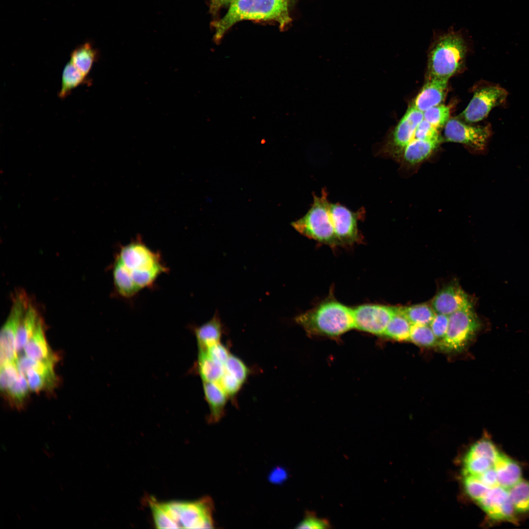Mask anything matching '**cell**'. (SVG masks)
Masks as SVG:
<instances>
[{"label": "cell", "instance_id": "cell-8", "mask_svg": "<svg viewBox=\"0 0 529 529\" xmlns=\"http://www.w3.org/2000/svg\"><path fill=\"white\" fill-rule=\"evenodd\" d=\"M423 120V112L412 105L380 147L378 154L399 161L405 147L412 141L415 130Z\"/></svg>", "mask_w": 529, "mask_h": 529}, {"label": "cell", "instance_id": "cell-46", "mask_svg": "<svg viewBox=\"0 0 529 529\" xmlns=\"http://www.w3.org/2000/svg\"><path fill=\"white\" fill-rule=\"evenodd\" d=\"M233 0H210V10L215 15L223 6L230 4Z\"/></svg>", "mask_w": 529, "mask_h": 529}, {"label": "cell", "instance_id": "cell-9", "mask_svg": "<svg viewBox=\"0 0 529 529\" xmlns=\"http://www.w3.org/2000/svg\"><path fill=\"white\" fill-rule=\"evenodd\" d=\"M507 95V92L498 85L486 83L475 90L472 99L460 116L468 123L481 120L493 108L504 105Z\"/></svg>", "mask_w": 529, "mask_h": 529}, {"label": "cell", "instance_id": "cell-17", "mask_svg": "<svg viewBox=\"0 0 529 529\" xmlns=\"http://www.w3.org/2000/svg\"><path fill=\"white\" fill-rule=\"evenodd\" d=\"M25 355L37 361L56 363L57 357L47 340L43 322L40 319L34 334L24 349Z\"/></svg>", "mask_w": 529, "mask_h": 529}, {"label": "cell", "instance_id": "cell-20", "mask_svg": "<svg viewBox=\"0 0 529 529\" xmlns=\"http://www.w3.org/2000/svg\"><path fill=\"white\" fill-rule=\"evenodd\" d=\"M223 328L218 314L216 313L208 321L194 329L199 350L208 347L220 341Z\"/></svg>", "mask_w": 529, "mask_h": 529}, {"label": "cell", "instance_id": "cell-32", "mask_svg": "<svg viewBox=\"0 0 529 529\" xmlns=\"http://www.w3.org/2000/svg\"><path fill=\"white\" fill-rule=\"evenodd\" d=\"M409 341L424 347L437 344L438 339L429 325H411Z\"/></svg>", "mask_w": 529, "mask_h": 529}, {"label": "cell", "instance_id": "cell-3", "mask_svg": "<svg viewBox=\"0 0 529 529\" xmlns=\"http://www.w3.org/2000/svg\"><path fill=\"white\" fill-rule=\"evenodd\" d=\"M295 321L313 336L338 337L354 329L352 308L331 297L298 315Z\"/></svg>", "mask_w": 529, "mask_h": 529}, {"label": "cell", "instance_id": "cell-15", "mask_svg": "<svg viewBox=\"0 0 529 529\" xmlns=\"http://www.w3.org/2000/svg\"><path fill=\"white\" fill-rule=\"evenodd\" d=\"M448 80L427 78L412 106L424 112L431 107L440 104L445 97Z\"/></svg>", "mask_w": 529, "mask_h": 529}, {"label": "cell", "instance_id": "cell-5", "mask_svg": "<svg viewBox=\"0 0 529 529\" xmlns=\"http://www.w3.org/2000/svg\"><path fill=\"white\" fill-rule=\"evenodd\" d=\"M328 192L323 188L320 196L313 193V201L305 215L291 226L307 238L332 247L338 246L330 211Z\"/></svg>", "mask_w": 529, "mask_h": 529}, {"label": "cell", "instance_id": "cell-11", "mask_svg": "<svg viewBox=\"0 0 529 529\" xmlns=\"http://www.w3.org/2000/svg\"><path fill=\"white\" fill-rule=\"evenodd\" d=\"M330 210L338 245L348 246L361 242L362 238L358 223L364 219V208L354 212L339 203L330 202Z\"/></svg>", "mask_w": 529, "mask_h": 529}, {"label": "cell", "instance_id": "cell-10", "mask_svg": "<svg viewBox=\"0 0 529 529\" xmlns=\"http://www.w3.org/2000/svg\"><path fill=\"white\" fill-rule=\"evenodd\" d=\"M29 302L23 293L17 294L9 315L0 333V366L16 361L18 354L16 348V336L21 318Z\"/></svg>", "mask_w": 529, "mask_h": 529}, {"label": "cell", "instance_id": "cell-39", "mask_svg": "<svg viewBox=\"0 0 529 529\" xmlns=\"http://www.w3.org/2000/svg\"><path fill=\"white\" fill-rule=\"evenodd\" d=\"M331 525L328 520L318 517L313 511H306L303 520L298 525V529H328Z\"/></svg>", "mask_w": 529, "mask_h": 529}, {"label": "cell", "instance_id": "cell-35", "mask_svg": "<svg viewBox=\"0 0 529 529\" xmlns=\"http://www.w3.org/2000/svg\"><path fill=\"white\" fill-rule=\"evenodd\" d=\"M449 107L439 104L430 108L423 112V119L437 129L445 125L450 119Z\"/></svg>", "mask_w": 529, "mask_h": 529}, {"label": "cell", "instance_id": "cell-16", "mask_svg": "<svg viewBox=\"0 0 529 529\" xmlns=\"http://www.w3.org/2000/svg\"><path fill=\"white\" fill-rule=\"evenodd\" d=\"M440 137L431 140H412L405 147L400 163L408 166H415L427 160L438 147Z\"/></svg>", "mask_w": 529, "mask_h": 529}, {"label": "cell", "instance_id": "cell-45", "mask_svg": "<svg viewBox=\"0 0 529 529\" xmlns=\"http://www.w3.org/2000/svg\"><path fill=\"white\" fill-rule=\"evenodd\" d=\"M476 476L483 484L491 488L499 485L497 476L494 466L482 474Z\"/></svg>", "mask_w": 529, "mask_h": 529}, {"label": "cell", "instance_id": "cell-29", "mask_svg": "<svg viewBox=\"0 0 529 529\" xmlns=\"http://www.w3.org/2000/svg\"><path fill=\"white\" fill-rule=\"evenodd\" d=\"M411 327L410 322L395 306V313L382 337L397 341H409Z\"/></svg>", "mask_w": 529, "mask_h": 529}, {"label": "cell", "instance_id": "cell-2", "mask_svg": "<svg viewBox=\"0 0 529 529\" xmlns=\"http://www.w3.org/2000/svg\"><path fill=\"white\" fill-rule=\"evenodd\" d=\"M243 20L274 21L283 28L291 18L285 0H237L230 4L222 18L213 24L215 43H219L227 30Z\"/></svg>", "mask_w": 529, "mask_h": 529}, {"label": "cell", "instance_id": "cell-38", "mask_svg": "<svg viewBox=\"0 0 529 529\" xmlns=\"http://www.w3.org/2000/svg\"><path fill=\"white\" fill-rule=\"evenodd\" d=\"M19 374L16 361L0 366V387L2 392L4 393L9 388Z\"/></svg>", "mask_w": 529, "mask_h": 529}, {"label": "cell", "instance_id": "cell-25", "mask_svg": "<svg viewBox=\"0 0 529 529\" xmlns=\"http://www.w3.org/2000/svg\"><path fill=\"white\" fill-rule=\"evenodd\" d=\"M90 84V80L69 61L65 66L62 75L61 85L58 97L63 99L70 95L78 86Z\"/></svg>", "mask_w": 529, "mask_h": 529}, {"label": "cell", "instance_id": "cell-27", "mask_svg": "<svg viewBox=\"0 0 529 529\" xmlns=\"http://www.w3.org/2000/svg\"><path fill=\"white\" fill-rule=\"evenodd\" d=\"M113 276L116 290L121 297L131 298L140 291L123 266L116 260L113 265Z\"/></svg>", "mask_w": 529, "mask_h": 529}, {"label": "cell", "instance_id": "cell-13", "mask_svg": "<svg viewBox=\"0 0 529 529\" xmlns=\"http://www.w3.org/2000/svg\"><path fill=\"white\" fill-rule=\"evenodd\" d=\"M354 329L382 336L395 313V306L366 304L352 308Z\"/></svg>", "mask_w": 529, "mask_h": 529}, {"label": "cell", "instance_id": "cell-28", "mask_svg": "<svg viewBox=\"0 0 529 529\" xmlns=\"http://www.w3.org/2000/svg\"><path fill=\"white\" fill-rule=\"evenodd\" d=\"M396 308L411 325L429 326L436 313L432 306L426 304Z\"/></svg>", "mask_w": 529, "mask_h": 529}, {"label": "cell", "instance_id": "cell-33", "mask_svg": "<svg viewBox=\"0 0 529 529\" xmlns=\"http://www.w3.org/2000/svg\"><path fill=\"white\" fill-rule=\"evenodd\" d=\"M489 459L466 454L463 461V475H480L494 466Z\"/></svg>", "mask_w": 529, "mask_h": 529}, {"label": "cell", "instance_id": "cell-42", "mask_svg": "<svg viewBox=\"0 0 529 529\" xmlns=\"http://www.w3.org/2000/svg\"><path fill=\"white\" fill-rule=\"evenodd\" d=\"M218 382L228 397L235 396L243 385L235 377L225 371Z\"/></svg>", "mask_w": 529, "mask_h": 529}, {"label": "cell", "instance_id": "cell-21", "mask_svg": "<svg viewBox=\"0 0 529 529\" xmlns=\"http://www.w3.org/2000/svg\"><path fill=\"white\" fill-rule=\"evenodd\" d=\"M509 498L508 490L498 485L489 489L477 503L489 515L496 520H502V509Z\"/></svg>", "mask_w": 529, "mask_h": 529}, {"label": "cell", "instance_id": "cell-31", "mask_svg": "<svg viewBox=\"0 0 529 529\" xmlns=\"http://www.w3.org/2000/svg\"><path fill=\"white\" fill-rule=\"evenodd\" d=\"M30 389L24 375L19 374L18 378L4 393L9 401L17 407L23 406Z\"/></svg>", "mask_w": 529, "mask_h": 529}, {"label": "cell", "instance_id": "cell-40", "mask_svg": "<svg viewBox=\"0 0 529 529\" xmlns=\"http://www.w3.org/2000/svg\"><path fill=\"white\" fill-rule=\"evenodd\" d=\"M449 322V315L435 313L429 326L438 340H441L445 336L448 328Z\"/></svg>", "mask_w": 529, "mask_h": 529}, {"label": "cell", "instance_id": "cell-22", "mask_svg": "<svg viewBox=\"0 0 529 529\" xmlns=\"http://www.w3.org/2000/svg\"><path fill=\"white\" fill-rule=\"evenodd\" d=\"M34 307L29 303L20 322L16 340V348L18 354L24 350L26 344L36 330L40 320Z\"/></svg>", "mask_w": 529, "mask_h": 529}, {"label": "cell", "instance_id": "cell-44", "mask_svg": "<svg viewBox=\"0 0 529 529\" xmlns=\"http://www.w3.org/2000/svg\"><path fill=\"white\" fill-rule=\"evenodd\" d=\"M289 477L288 471L282 466L274 468L268 475L269 481L276 484H280L285 482Z\"/></svg>", "mask_w": 529, "mask_h": 529}, {"label": "cell", "instance_id": "cell-1", "mask_svg": "<svg viewBox=\"0 0 529 529\" xmlns=\"http://www.w3.org/2000/svg\"><path fill=\"white\" fill-rule=\"evenodd\" d=\"M148 502L157 528H214V504L210 497L194 502H167L150 498Z\"/></svg>", "mask_w": 529, "mask_h": 529}, {"label": "cell", "instance_id": "cell-36", "mask_svg": "<svg viewBox=\"0 0 529 529\" xmlns=\"http://www.w3.org/2000/svg\"><path fill=\"white\" fill-rule=\"evenodd\" d=\"M224 365V371L235 377L242 384L246 381L249 370L239 357L230 354Z\"/></svg>", "mask_w": 529, "mask_h": 529}, {"label": "cell", "instance_id": "cell-7", "mask_svg": "<svg viewBox=\"0 0 529 529\" xmlns=\"http://www.w3.org/2000/svg\"><path fill=\"white\" fill-rule=\"evenodd\" d=\"M480 321L473 305L449 315L448 328L444 337L437 342L442 351L458 353L466 348L480 329Z\"/></svg>", "mask_w": 529, "mask_h": 529}, {"label": "cell", "instance_id": "cell-43", "mask_svg": "<svg viewBox=\"0 0 529 529\" xmlns=\"http://www.w3.org/2000/svg\"><path fill=\"white\" fill-rule=\"evenodd\" d=\"M203 350L206 352L210 358L223 364H224L231 354L226 346L220 342L216 343Z\"/></svg>", "mask_w": 529, "mask_h": 529}, {"label": "cell", "instance_id": "cell-34", "mask_svg": "<svg viewBox=\"0 0 529 529\" xmlns=\"http://www.w3.org/2000/svg\"><path fill=\"white\" fill-rule=\"evenodd\" d=\"M467 454L473 456L486 458L494 464L500 453L493 443L486 438L476 442L470 448Z\"/></svg>", "mask_w": 529, "mask_h": 529}, {"label": "cell", "instance_id": "cell-23", "mask_svg": "<svg viewBox=\"0 0 529 529\" xmlns=\"http://www.w3.org/2000/svg\"><path fill=\"white\" fill-rule=\"evenodd\" d=\"M30 391L39 392L53 388L57 382L54 366L30 369L24 375Z\"/></svg>", "mask_w": 529, "mask_h": 529}, {"label": "cell", "instance_id": "cell-24", "mask_svg": "<svg viewBox=\"0 0 529 529\" xmlns=\"http://www.w3.org/2000/svg\"><path fill=\"white\" fill-rule=\"evenodd\" d=\"M98 56L97 51L89 42L76 47L71 53L70 61L87 77Z\"/></svg>", "mask_w": 529, "mask_h": 529}, {"label": "cell", "instance_id": "cell-26", "mask_svg": "<svg viewBox=\"0 0 529 529\" xmlns=\"http://www.w3.org/2000/svg\"><path fill=\"white\" fill-rule=\"evenodd\" d=\"M198 370L203 382H218L224 372V365L210 358L205 350H199Z\"/></svg>", "mask_w": 529, "mask_h": 529}, {"label": "cell", "instance_id": "cell-30", "mask_svg": "<svg viewBox=\"0 0 529 529\" xmlns=\"http://www.w3.org/2000/svg\"><path fill=\"white\" fill-rule=\"evenodd\" d=\"M508 493L516 512L529 511V481L521 479L508 489Z\"/></svg>", "mask_w": 529, "mask_h": 529}, {"label": "cell", "instance_id": "cell-12", "mask_svg": "<svg viewBox=\"0 0 529 529\" xmlns=\"http://www.w3.org/2000/svg\"><path fill=\"white\" fill-rule=\"evenodd\" d=\"M491 133L489 125L472 126L456 119L449 120L444 132L447 141L462 144L477 153L485 150Z\"/></svg>", "mask_w": 529, "mask_h": 529}, {"label": "cell", "instance_id": "cell-6", "mask_svg": "<svg viewBox=\"0 0 529 529\" xmlns=\"http://www.w3.org/2000/svg\"><path fill=\"white\" fill-rule=\"evenodd\" d=\"M466 46L462 37L450 32L441 36L430 52L427 78L448 80L462 67Z\"/></svg>", "mask_w": 529, "mask_h": 529}, {"label": "cell", "instance_id": "cell-41", "mask_svg": "<svg viewBox=\"0 0 529 529\" xmlns=\"http://www.w3.org/2000/svg\"><path fill=\"white\" fill-rule=\"evenodd\" d=\"M439 137L438 129L423 119L417 126L412 140H431Z\"/></svg>", "mask_w": 529, "mask_h": 529}, {"label": "cell", "instance_id": "cell-19", "mask_svg": "<svg viewBox=\"0 0 529 529\" xmlns=\"http://www.w3.org/2000/svg\"><path fill=\"white\" fill-rule=\"evenodd\" d=\"M493 466L499 485L507 490L522 479L520 465L505 455L500 454Z\"/></svg>", "mask_w": 529, "mask_h": 529}, {"label": "cell", "instance_id": "cell-37", "mask_svg": "<svg viewBox=\"0 0 529 529\" xmlns=\"http://www.w3.org/2000/svg\"><path fill=\"white\" fill-rule=\"evenodd\" d=\"M463 475V484L467 494L478 502L487 493L490 488L483 484L476 476Z\"/></svg>", "mask_w": 529, "mask_h": 529}, {"label": "cell", "instance_id": "cell-14", "mask_svg": "<svg viewBox=\"0 0 529 529\" xmlns=\"http://www.w3.org/2000/svg\"><path fill=\"white\" fill-rule=\"evenodd\" d=\"M471 305L472 304L468 295L455 283L443 287L432 302V307L435 313L449 315Z\"/></svg>", "mask_w": 529, "mask_h": 529}, {"label": "cell", "instance_id": "cell-4", "mask_svg": "<svg viewBox=\"0 0 529 529\" xmlns=\"http://www.w3.org/2000/svg\"><path fill=\"white\" fill-rule=\"evenodd\" d=\"M140 291L151 286L158 277L168 271L160 254L153 251L141 239L122 246L115 259Z\"/></svg>", "mask_w": 529, "mask_h": 529}, {"label": "cell", "instance_id": "cell-47", "mask_svg": "<svg viewBox=\"0 0 529 529\" xmlns=\"http://www.w3.org/2000/svg\"><path fill=\"white\" fill-rule=\"evenodd\" d=\"M236 0H233L232 1V2H233V1H236Z\"/></svg>", "mask_w": 529, "mask_h": 529}, {"label": "cell", "instance_id": "cell-18", "mask_svg": "<svg viewBox=\"0 0 529 529\" xmlns=\"http://www.w3.org/2000/svg\"><path fill=\"white\" fill-rule=\"evenodd\" d=\"M203 388L210 410L209 420L218 422L224 414L228 396L218 382H203Z\"/></svg>", "mask_w": 529, "mask_h": 529}]
</instances>
